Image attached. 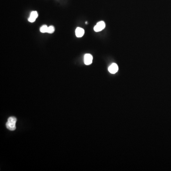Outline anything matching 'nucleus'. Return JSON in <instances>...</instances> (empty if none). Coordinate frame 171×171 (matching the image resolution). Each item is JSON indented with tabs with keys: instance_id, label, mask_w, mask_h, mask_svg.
I'll return each mask as SVG.
<instances>
[{
	"instance_id": "f257e3e1",
	"label": "nucleus",
	"mask_w": 171,
	"mask_h": 171,
	"mask_svg": "<svg viewBox=\"0 0 171 171\" xmlns=\"http://www.w3.org/2000/svg\"><path fill=\"white\" fill-rule=\"evenodd\" d=\"M17 119L11 116L10 118H9L8 119L7 123H6V126L7 128L11 131L15 130L16 129V123Z\"/></svg>"
},
{
	"instance_id": "f03ea898",
	"label": "nucleus",
	"mask_w": 171,
	"mask_h": 171,
	"mask_svg": "<svg viewBox=\"0 0 171 171\" xmlns=\"http://www.w3.org/2000/svg\"><path fill=\"white\" fill-rule=\"evenodd\" d=\"M106 27V24L104 21H100L97 23L96 25L94 28V29L96 32H99L104 29Z\"/></svg>"
},
{
	"instance_id": "7ed1b4c3",
	"label": "nucleus",
	"mask_w": 171,
	"mask_h": 171,
	"mask_svg": "<svg viewBox=\"0 0 171 171\" xmlns=\"http://www.w3.org/2000/svg\"><path fill=\"white\" fill-rule=\"evenodd\" d=\"M93 56L90 54H86L84 56V63L86 65H89L92 63Z\"/></svg>"
},
{
	"instance_id": "20e7f679",
	"label": "nucleus",
	"mask_w": 171,
	"mask_h": 171,
	"mask_svg": "<svg viewBox=\"0 0 171 171\" xmlns=\"http://www.w3.org/2000/svg\"><path fill=\"white\" fill-rule=\"evenodd\" d=\"M119 67L118 65L115 63H113L108 68V71L111 74H115L118 72Z\"/></svg>"
},
{
	"instance_id": "39448f33",
	"label": "nucleus",
	"mask_w": 171,
	"mask_h": 171,
	"mask_svg": "<svg viewBox=\"0 0 171 171\" xmlns=\"http://www.w3.org/2000/svg\"><path fill=\"white\" fill-rule=\"evenodd\" d=\"M38 16L37 12L36 11H33L30 13V16L29 18L28 21L30 22H34Z\"/></svg>"
},
{
	"instance_id": "423d86ee",
	"label": "nucleus",
	"mask_w": 171,
	"mask_h": 171,
	"mask_svg": "<svg viewBox=\"0 0 171 171\" xmlns=\"http://www.w3.org/2000/svg\"><path fill=\"white\" fill-rule=\"evenodd\" d=\"M85 31L83 29L80 27H78L76 29L75 31L76 36L78 38H81L84 35Z\"/></svg>"
},
{
	"instance_id": "0eeeda50",
	"label": "nucleus",
	"mask_w": 171,
	"mask_h": 171,
	"mask_svg": "<svg viewBox=\"0 0 171 171\" xmlns=\"http://www.w3.org/2000/svg\"><path fill=\"white\" fill-rule=\"evenodd\" d=\"M48 29V27L46 25H43V26L41 27V28H40V31L42 33H47Z\"/></svg>"
},
{
	"instance_id": "6e6552de",
	"label": "nucleus",
	"mask_w": 171,
	"mask_h": 171,
	"mask_svg": "<svg viewBox=\"0 0 171 171\" xmlns=\"http://www.w3.org/2000/svg\"><path fill=\"white\" fill-rule=\"evenodd\" d=\"M55 31V28L53 26H50L48 27V32L47 33L49 34H52Z\"/></svg>"
}]
</instances>
